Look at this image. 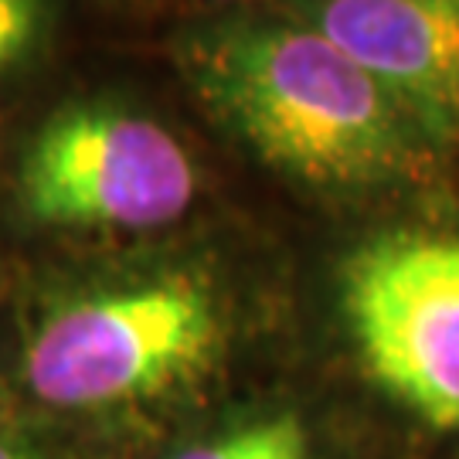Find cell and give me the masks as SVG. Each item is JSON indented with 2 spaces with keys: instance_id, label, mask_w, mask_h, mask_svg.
<instances>
[{
  "instance_id": "cell-7",
  "label": "cell",
  "mask_w": 459,
  "mask_h": 459,
  "mask_svg": "<svg viewBox=\"0 0 459 459\" xmlns=\"http://www.w3.org/2000/svg\"><path fill=\"white\" fill-rule=\"evenodd\" d=\"M48 21V0H0V79L41 45Z\"/></svg>"
},
{
  "instance_id": "cell-8",
  "label": "cell",
  "mask_w": 459,
  "mask_h": 459,
  "mask_svg": "<svg viewBox=\"0 0 459 459\" xmlns=\"http://www.w3.org/2000/svg\"><path fill=\"white\" fill-rule=\"evenodd\" d=\"M0 459H55V456L45 453V449H38V446L24 443V439L0 436Z\"/></svg>"
},
{
  "instance_id": "cell-3",
  "label": "cell",
  "mask_w": 459,
  "mask_h": 459,
  "mask_svg": "<svg viewBox=\"0 0 459 459\" xmlns=\"http://www.w3.org/2000/svg\"><path fill=\"white\" fill-rule=\"evenodd\" d=\"M197 187L191 150L116 99L55 109L17 164L21 212L51 229H167L191 212Z\"/></svg>"
},
{
  "instance_id": "cell-5",
  "label": "cell",
  "mask_w": 459,
  "mask_h": 459,
  "mask_svg": "<svg viewBox=\"0 0 459 459\" xmlns=\"http://www.w3.org/2000/svg\"><path fill=\"white\" fill-rule=\"evenodd\" d=\"M320 31L409 113L432 150L459 143V0H263Z\"/></svg>"
},
{
  "instance_id": "cell-6",
  "label": "cell",
  "mask_w": 459,
  "mask_h": 459,
  "mask_svg": "<svg viewBox=\"0 0 459 459\" xmlns=\"http://www.w3.org/2000/svg\"><path fill=\"white\" fill-rule=\"evenodd\" d=\"M178 459H310V439L296 415L279 411L225 429Z\"/></svg>"
},
{
  "instance_id": "cell-2",
  "label": "cell",
  "mask_w": 459,
  "mask_h": 459,
  "mask_svg": "<svg viewBox=\"0 0 459 459\" xmlns=\"http://www.w3.org/2000/svg\"><path fill=\"white\" fill-rule=\"evenodd\" d=\"M229 344L208 265L153 259L58 286L28 324L21 377L55 411H116L195 388Z\"/></svg>"
},
{
  "instance_id": "cell-9",
  "label": "cell",
  "mask_w": 459,
  "mask_h": 459,
  "mask_svg": "<svg viewBox=\"0 0 459 459\" xmlns=\"http://www.w3.org/2000/svg\"><path fill=\"white\" fill-rule=\"evenodd\" d=\"M214 4H242V7H246V4H252V0H214Z\"/></svg>"
},
{
  "instance_id": "cell-4",
  "label": "cell",
  "mask_w": 459,
  "mask_h": 459,
  "mask_svg": "<svg viewBox=\"0 0 459 459\" xmlns=\"http://www.w3.org/2000/svg\"><path fill=\"white\" fill-rule=\"evenodd\" d=\"M341 307L368 375L436 429H459V235L394 229L341 269Z\"/></svg>"
},
{
  "instance_id": "cell-1",
  "label": "cell",
  "mask_w": 459,
  "mask_h": 459,
  "mask_svg": "<svg viewBox=\"0 0 459 459\" xmlns=\"http://www.w3.org/2000/svg\"><path fill=\"white\" fill-rule=\"evenodd\" d=\"M204 109L293 181L364 195L415 178L432 143L337 45L273 7H242L174 38Z\"/></svg>"
}]
</instances>
